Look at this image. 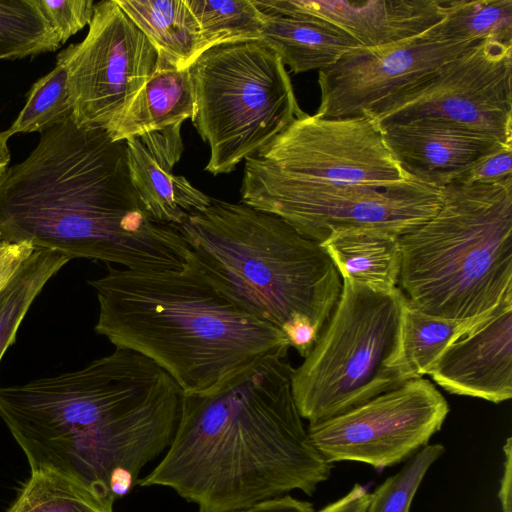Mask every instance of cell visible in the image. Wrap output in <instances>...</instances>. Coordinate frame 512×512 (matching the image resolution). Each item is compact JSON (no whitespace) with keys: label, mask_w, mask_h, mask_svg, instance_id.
<instances>
[{"label":"cell","mask_w":512,"mask_h":512,"mask_svg":"<svg viewBox=\"0 0 512 512\" xmlns=\"http://www.w3.org/2000/svg\"><path fill=\"white\" fill-rule=\"evenodd\" d=\"M182 397L156 363L116 347L82 369L0 386V417L31 472L58 474L113 506L171 444Z\"/></svg>","instance_id":"6da1fadb"},{"label":"cell","mask_w":512,"mask_h":512,"mask_svg":"<svg viewBox=\"0 0 512 512\" xmlns=\"http://www.w3.org/2000/svg\"><path fill=\"white\" fill-rule=\"evenodd\" d=\"M0 237L130 270L182 269L189 255L178 227L155 220L137 196L126 142L73 116L0 177Z\"/></svg>","instance_id":"7a4b0ae2"},{"label":"cell","mask_w":512,"mask_h":512,"mask_svg":"<svg viewBox=\"0 0 512 512\" xmlns=\"http://www.w3.org/2000/svg\"><path fill=\"white\" fill-rule=\"evenodd\" d=\"M293 369L268 356L210 390L183 393L172 442L137 485L171 488L197 512H238L294 490L312 495L333 464L309 439Z\"/></svg>","instance_id":"3957f363"},{"label":"cell","mask_w":512,"mask_h":512,"mask_svg":"<svg viewBox=\"0 0 512 512\" xmlns=\"http://www.w3.org/2000/svg\"><path fill=\"white\" fill-rule=\"evenodd\" d=\"M88 283L99 303L96 333L156 363L184 394L210 390L265 357H287L285 334L232 303L189 258L178 270L108 265Z\"/></svg>","instance_id":"277c9868"},{"label":"cell","mask_w":512,"mask_h":512,"mask_svg":"<svg viewBox=\"0 0 512 512\" xmlns=\"http://www.w3.org/2000/svg\"><path fill=\"white\" fill-rule=\"evenodd\" d=\"M178 230L221 294L280 330L301 316L319 334L338 302L342 278L327 252L278 216L212 198Z\"/></svg>","instance_id":"5b68a950"},{"label":"cell","mask_w":512,"mask_h":512,"mask_svg":"<svg viewBox=\"0 0 512 512\" xmlns=\"http://www.w3.org/2000/svg\"><path fill=\"white\" fill-rule=\"evenodd\" d=\"M398 288L421 311L473 319L512 292V182H455L437 212L399 237Z\"/></svg>","instance_id":"8992f818"},{"label":"cell","mask_w":512,"mask_h":512,"mask_svg":"<svg viewBox=\"0 0 512 512\" xmlns=\"http://www.w3.org/2000/svg\"><path fill=\"white\" fill-rule=\"evenodd\" d=\"M192 122L209 147L205 171L227 174L304 112L280 57L259 40L217 45L189 67Z\"/></svg>","instance_id":"52a82bcc"},{"label":"cell","mask_w":512,"mask_h":512,"mask_svg":"<svg viewBox=\"0 0 512 512\" xmlns=\"http://www.w3.org/2000/svg\"><path fill=\"white\" fill-rule=\"evenodd\" d=\"M405 295L342 278L338 302L303 363L292 392L309 424L344 413L404 381L391 367Z\"/></svg>","instance_id":"ba28073f"},{"label":"cell","mask_w":512,"mask_h":512,"mask_svg":"<svg viewBox=\"0 0 512 512\" xmlns=\"http://www.w3.org/2000/svg\"><path fill=\"white\" fill-rule=\"evenodd\" d=\"M241 202L273 214L319 244L368 230L400 237L438 210L441 189L410 178L390 187L287 180L243 172Z\"/></svg>","instance_id":"9c48e42d"},{"label":"cell","mask_w":512,"mask_h":512,"mask_svg":"<svg viewBox=\"0 0 512 512\" xmlns=\"http://www.w3.org/2000/svg\"><path fill=\"white\" fill-rule=\"evenodd\" d=\"M244 173L338 185L390 187L411 177L367 115L323 118L305 112L254 156Z\"/></svg>","instance_id":"30bf717a"},{"label":"cell","mask_w":512,"mask_h":512,"mask_svg":"<svg viewBox=\"0 0 512 512\" xmlns=\"http://www.w3.org/2000/svg\"><path fill=\"white\" fill-rule=\"evenodd\" d=\"M512 44L481 41L433 75L364 113L380 129L431 119L512 143Z\"/></svg>","instance_id":"8fae6325"},{"label":"cell","mask_w":512,"mask_h":512,"mask_svg":"<svg viewBox=\"0 0 512 512\" xmlns=\"http://www.w3.org/2000/svg\"><path fill=\"white\" fill-rule=\"evenodd\" d=\"M79 126L110 130L153 74L158 52L115 0L95 3L86 37L59 54Z\"/></svg>","instance_id":"7c38bea8"},{"label":"cell","mask_w":512,"mask_h":512,"mask_svg":"<svg viewBox=\"0 0 512 512\" xmlns=\"http://www.w3.org/2000/svg\"><path fill=\"white\" fill-rule=\"evenodd\" d=\"M449 404L425 378L405 381L344 413L309 424L308 436L329 463L382 470L405 462L441 430Z\"/></svg>","instance_id":"4fadbf2b"},{"label":"cell","mask_w":512,"mask_h":512,"mask_svg":"<svg viewBox=\"0 0 512 512\" xmlns=\"http://www.w3.org/2000/svg\"><path fill=\"white\" fill-rule=\"evenodd\" d=\"M481 41L448 42L423 34L386 46L355 48L318 71L319 117L362 115L421 83Z\"/></svg>","instance_id":"5bb4252c"},{"label":"cell","mask_w":512,"mask_h":512,"mask_svg":"<svg viewBox=\"0 0 512 512\" xmlns=\"http://www.w3.org/2000/svg\"><path fill=\"white\" fill-rule=\"evenodd\" d=\"M265 14L326 23L374 48L419 36L443 18L444 0H252Z\"/></svg>","instance_id":"9a60e30c"},{"label":"cell","mask_w":512,"mask_h":512,"mask_svg":"<svg viewBox=\"0 0 512 512\" xmlns=\"http://www.w3.org/2000/svg\"><path fill=\"white\" fill-rule=\"evenodd\" d=\"M428 375L445 391L495 404L512 397V292L439 356Z\"/></svg>","instance_id":"2e32d148"},{"label":"cell","mask_w":512,"mask_h":512,"mask_svg":"<svg viewBox=\"0 0 512 512\" xmlns=\"http://www.w3.org/2000/svg\"><path fill=\"white\" fill-rule=\"evenodd\" d=\"M400 167L417 181L441 189L458 182L498 142L459 126L431 119L381 129Z\"/></svg>","instance_id":"e0dca14e"},{"label":"cell","mask_w":512,"mask_h":512,"mask_svg":"<svg viewBox=\"0 0 512 512\" xmlns=\"http://www.w3.org/2000/svg\"><path fill=\"white\" fill-rule=\"evenodd\" d=\"M182 124L125 141L129 178L141 203L155 220L175 227L212 199L173 173L184 151Z\"/></svg>","instance_id":"ac0fdd59"},{"label":"cell","mask_w":512,"mask_h":512,"mask_svg":"<svg viewBox=\"0 0 512 512\" xmlns=\"http://www.w3.org/2000/svg\"><path fill=\"white\" fill-rule=\"evenodd\" d=\"M194 88L189 69L158 57L156 68L118 122L108 130L113 141H126L192 119Z\"/></svg>","instance_id":"d6986e66"},{"label":"cell","mask_w":512,"mask_h":512,"mask_svg":"<svg viewBox=\"0 0 512 512\" xmlns=\"http://www.w3.org/2000/svg\"><path fill=\"white\" fill-rule=\"evenodd\" d=\"M260 41L296 74L325 69L360 47L350 36L321 21L277 14L264 15Z\"/></svg>","instance_id":"ffe728a7"},{"label":"cell","mask_w":512,"mask_h":512,"mask_svg":"<svg viewBox=\"0 0 512 512\" xmlns=\"http://www.w3.org/2000/svg\"><path fill=\"white\" fill-rule=\"evenodd\" d=\"M158 52L180 70L207 50L198 22L185 0H115Z\"/></svg>","instance_id":"44dd1931"},{"label":"cell","mask_w":512,"mask_h":512,"mask_svg":"<svg viewBox=\"0 0 512 512\" xmlns=\"http://www.w3.org/2000/svg\"><path fill=\"white\" fill-rule=\"evenodd\" d=\"M492 311L473 319H448L421 311L405 297L391 367L404 382L423 378L449 345L487 318Z\"/></svg>","instance_id":"7402d4cb"},{"label":"cell","mask_w":512,"mask_h":512,"mask_svg":"<svg viewBox=\"0 0 512 512\" xmlns=\"http://www.w3.org/2000/svg\"><path fill=\"white\" fill-rule=\"evenodd\" d=\"M320 245L341 278L380 290L398 287L399 237L368 230L343 231L332 234Z\"/></svg>","instance_id":"603a6c76"},{"label":"cell","mask_w":512,"mask_h":512,"mask_svg":"<svg viewBox=\"0 0 512 512\" xmlns=\"http://www.w3.org/2000/svg\"><path fill=\"white\" fill-rule=\"evenodd\" d=\"M426 34L439 41L512 44V0H444L443 18Z\"/></svg>","instance_id":"cb8c5ba5"},{"label":"cell","mask_w":512,"mask_h":512,"mask_svg":"<svg viewBox=\"0 0 512 512\" xmlns=\"http://www.w3.org/2000/svg\"><path fill=\"white\" fill-rule=\"evenodd\" d=\"M71 259L48 249H35L0 293V360L47 281Z\"/></svg>","instance_id":"d4e9b609"},{"label":"cell","mask_w":512,"mask_h":512,"mask_svg":"<svg viewBox=\"0 0 512 512\" xmlns=\"http://www.w3.org/2000/svg\"><path fill=\"white\" fill-rule=\"evenodd\" d=\"M60 45L36 0H0V60L53 52Z\"/></svg>","instance_id":"484cf974"},{"label":"cell","mask_w":512,"mask_h":512,"mask_svg":"<svg viewBox=\"0 0 512 512\" xmlns=\"http://www.w3.org/2000/svg\"><path fill=\"white\" fill-rule=\"evenodd\" d=\"M5 512H113V506L72 480L36 471Z\"/></svg>","instance_id":"4316f807"},{"label":"cell","mask_w":512,"mask_h":512,"mask_svg":"<svg viewBox=\"0 0 512 512\" xmlns=\"http://www.w3.org/2000/svg\"><path fill=\"white\" fill-rule=\"evenodd\" d=\"M195 16L207 50L211 47L259 40L264 13L252 0H185Z\"/></svg>","instance_id":"83f0119b"},{"label":"cell","mask_w":512,"mask_h":512,"mask_svg":"<svg viewBox=\"0 0 512 512\" xmlns=\"http://www.w3.org/2000/svg\"><path fill=\"white\" fill-rule=\"evenodd\" d=\"M72 116L67 89V69L57 56L55 67L33 83L27 101L18 117L8 128L16 133L43 132Z\"/></svg>","instance_id":"f1b7e54d"},{"label":"cell","mask_w":512,"mask_h":512,"mask_svg":"<svg viewBox=\"0 0 512 512\" xmlns=\"http://www.w3.org/2000/svg\"><path fill=\"white\" fill-rule=\"evenodd\" d=\"M444 453L445 447L440 443L423 447L370 493L365 512H410L425 475Z\"/></svg>","instance_id":"f546056e"},{"label":"cell","mask_w":512,"mask_h":512,"mask_svg":"<svg viewBox=\"0 0 512 512\" xmlns=\"http://www.w3.org/2000/svg\"><path fill=\"white\" fill-rule=\"evenodd\" d=\"M36 2L61 44L87 24L89 25L95 6L93 0H36Z\"/></svg>","instance_id":"4dcf8cb0"},{"label":"cell","mask_w":512,"mask_h":512,"mask_svg":"<svg viewBox=\"0 0 512 512\" xmlns=\"http://www.w3.org/2000/svg\"><path fill=\"white\" fill-rule=\"evenodd\" d=\"M458 182L485 185L512 182V143H498L480 157Z\"/></svg>","instance_id":"1f68e13d"},{"label":"cell","mask_w":512,"mask_h":512,"mask_svg":"<svg viewBox=\"0 0 512 512\" xmlns=\"http://www.w3.org/2000/svg\"><path fill=\"white\" fill-rule=\"evenodd\" d=\"M34 251L27 242H10L0 237V293Z\"/></svg>","instance_id":"d6a6232c"},{"label":"cell","mask_w":512,"mask_h":512,"mask_svg":"<svg viewBox=\"0 0 512 512\" xmlns=\"http://www.w3.org/2000/svg\"><path fill=\"white\" fill-rule=\"evenodd\" d=\"M281 331L285 334L290 347L295 348L303 358L309 354L319 335L311 321L301 316L289 321Z\"/></svg>","instance_id":"836d02e7"},{"label":"cell","mask_w":512,"mask_h":512,"mask_svg":"<svg viewBox=\"0 0 512 512\" xmlns=\"http://www.w3.org/2000/svg\"><path fill=\"white\" fill-rule=\"evenodd\" d=\"M238 512H316L313 504L289 494L259 502Z\"/></svg>","instance_id":"e575fe53"},{"label":"cell","mask_w":512,"mask_h":512,"mask_svg":"<svg viewBox=\"0 0 512 512\" xmlns=\"http://www.w3.org/2000/svg\"><path fill=\"white\" fill-rule=\"evenodd\" d=\"M369 495L365 486L355 484L345 495L316 512H365Z\"/></svg>","instance_id":"d590c367"},{"label":"cell","mask_w":512,"mask_h":512,"mask_svg":"<svg viewBox=\"0 0 512 512\" xmlns=\"http://www.w3.org/2000/svg\"><path fill=\"white\" fill-rule=\"evenodd\" d=\"M504 466L498 497L503 512H512V439L508 437L503 446Z\"/></svg>","instance_id":"8d00e7d4"},{"label":"cell","mask_w":512,"mask_h":512,"mask_svg":"<svg viewBox=\"0 0 512 512\" xmlns=\"http://www.w3.org/2000/svg\"><path fill=\"white\" fill-rule=\"evenodd\" d=\"M11 137L8 129L0 132V177L9 167L11 159L10 150L8 147V140Z\"/></svg>","instance_id":"74e56055"}]
</instances>
